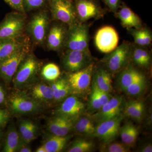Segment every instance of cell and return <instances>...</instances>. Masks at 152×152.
Masks as SVG:
<instances>
[{
  "mask_svg": "<svg viewBox=\"0 0 152 152\" xmlns=\"http://www.w3.org/2000/svg\"><path fill=\"white\" fill-rule=\"evenodd\" d=\"M12 111L15 113L25 114L35 113L40 108L38 101L24 93H16L10 99Z\"/></svg>",
  "mask_w": 152,
  "mask_h": 152,
  "instance_id": "obj_11",
  "label": "cell"
},
{
  "mask_svg": "<svg viewBox=\"0 0 152 152\" xmlns=\"http://www.w3.org/2000/svg\"><path fill=\"white\" fill-rule=\"evenodd\" d=\"M92 86L94 88L98 97L99 99L101 104H102V106L104 105L105 104L107 103L110 100V99L111 98V97L110 96V95L109 93L105 92L100 89L96 86L94 83H93V82Z\"/></svg>",
  "mask_w": 152,
  "mask_h": 152,
  "instance_id": "obj_38",
  "label": "cell"
},
{
  "mask_svg": "<svg viewBox=\"0 0 152 152\" xmlns=\"http://www.w3.org/2000/svg\"><path fill=\"white\" fill-rule=\"evenodd\" d=\"M142 75L141 73L132 67L125 69L119 77L118 84L121 89L124 91L129 86Z\"/></svg>",
  "mask_w": 152,
  "mask_h": 152,
  "instance_id": "obj_23",
  "label": "cell"
},
{
  "mask_svg": "<svg viewBox=\"0 0 152 152\" xmlns=\"http://www.w3.org/2000/svg\"><path fill=\"white\" fill-rule=\"evenodd\" d=\"M146 83L145 78L142 75L129 86L124 91L128 94L132 96L140 94L145 88Z\"/></svg>",
  "mask_w": 152,
  "mask_h": 152,
  "instance_id": "obj_29",
  "label": "cell"
},
{
  "mask_svg": "<svg viewBox=\"0 0 152 152\" xmlns=\"http://www.w3.org/2000/svg\"><path fill=\"white\" fill-rule=\"evenodd\" d=\"M12 8L21 13L26 12L24 7V0H3Z\"/></svg>",
  "mask_w": 152,
  "mask_h": 152,
  "instance_id": "obj_37",
  "label": "cell"
},
{
  "mask_svg": "<svg viewBox=\"0 0 152 152\" xmlns=\"http://www.w3.org/2000/svg\"><path fill=\"white\" fill-rule=\"evenodd\" d=\"M70 93V87L66 80L58 91L53 93L54 100L57 102L61 101L68 96Z\"/></svg>",
  "mask_w": 152,
  "mask_h": 152,
  "instance_id": "obj_31",
  "label": "cell"
},
{
  "mask_svg": "<svg viewBox=\"0 0 152 152\" xmlns=\"http://www.w3.org/2000/svg\"><path fill=\"white\" fill-rule=\"evenodd\" d=\"M26 144L22 142L21 145L18 150V151L20 152H31L32 151L30 147L26 145Z\"/></svg>",
  "mask_w": 152,
  "mask_h": 152,
  "instance_id": "obj_45",
  "label": "cell"
},
{
  "mask_svg": "<svg viewBox=\"0 0 152 152\" xmlns=\"http://www.w3.org/2000/svg\"><path fill=\"white\" fill-rule=\"evenodd\" d=\"M140 52L143 61L144 67H146L149 65L151 60L149 54L147 51L142 48H140Z\"/></svg>",
  "mask_w": 152,
  "mask_h": 152,
  "instance_id": "obj_42",
  "label": "cell"
},
{
  "mask_svg": "<svg viewBox=\"0 0 152 152\" xmlns=\"http://www.w3.org/2000/svg\"><path fill=\"white\" fill-rule=\"evenodd\" d=\"M75 120L58 115L49 121L48 130L53 134L60 136L67 135L74 127Z\"/></svg>",
  "mask_w": 152,
  "mask_h": 152,
  "instance_id": "obj_16",
  "label": "cell"
},
{
  "mask_svg": "<svg viewBox=\"0 0 152 152\" xmlns=\"http://www.w3.org/2000/svg\"><path fill=\"white\" fill-rule=\"evenodd\" d=\"M144 40L145 46L148 45L151 42V34L150 31L146 29H144Z\"/></svg>",
  "mask_w": 152,
  "mask_h": 152,
  "instance_id": "obj_43",
  "label": "cell"
},
{
  "mask_svg": "<svg viewBox=\"0 0 152 152\" xmlns=\"http://www.w3.org/2000/svg\"><path fill=\"white\" fill-rule=\"evenodd\" d=\"M135 42L141 46H145L144 40V29H130Z\"/></svg>",
  "mask_w": 152,
  "mask_h": 152,
  "instance_id": "obj_36",
  "label": "cell"
},
{
  "mask_svg": "<svg viewBox=\"0 0 152 152\" xmlns=\"http://www.w3.org/2000/svg\"><path fill=\"white\" fill-rule=\"evenodd\" d=\"M23 142L20 135L14 126H11L7 133L3 151L15 152L18 151Z\"/></svg>",
  "mask_w": 152,
  "mask_h": 152,
  "instance_id": "obj_20",
  "label": "cell"
},
{
  "mask_svg": "<svg viewBox=\"0 0 152 152\" xmlns=\"http://www.w3.org/2000/svg\"><path fill=\"white\" fill-rule=\"evenodd\" d=\"M2 137V133L0 131V141H1V138Z\"/></svg>",
  "mask_w": 152,
  "mask_h": 152,
  "instance_id": "obj_49",
  "label": "cell"
},
{
  "mask_svg": "<svg viewBox=\"0 0 152 152\" xmlns=\"http://www.w3.org/2000/svg\"><path fill=\"white\" fill-rule=\"evenodd\" d=\"M46 0H24V7L25 11L39 8L45 4Z\"/></svg>",
  "mask_w": 152,
  "mask_h": 152,
  "instance_id": "obj_35",
  "label": "cell"
},
{
  "mask_svg": "<svg viewBox=\"0 0 152 152\" xmlns=\"http://www.w3.org/2000/svg\"><path fill=\"white\" fill-rule=\"evenodd\" d=\"M6 101V94L4 90L0 85V105L4 104Z\"/></svg>",
  "mask_w": 152,
  "mask_h": 152,
  "instance_id": "obj_44",
  "label": "cell"
},
{
  "mask_svg": "<svg viewBox=\"0 0 152 152\" xmlns=\"http://www.w3.org/2000/svg\"><path fill=\"white\" fill-rule=\"evenodd\" d=\"M77 15L82 21L96 18L99 15V9L91 0H77L76 2Z\"/></svg>",
  "mask_w": 152,
  "mask_h": 152,
  "instance_id": "obj_18",
  "label": "cell"
},
{
  "mask_svg": "<svg viewBox=\"0 0 152 152\" xmlns=\"http://www.w3.org/2000/svg\"><path fill=\"white\" fill-rule=\"evenodd\" d=\"M90 59V51L69 50L63 58V66L66 71L74 72L88 65Z\"/></svg>",
  "mask_w": 152,
  "mask_h": 152,
  "instance_id": "obj_12",
  "label": "cell"
},
{
  "mask_svg": "<svg viewBox=\"0 0 152 152\" xmlns=\"http://www.w3.org/2000/svg\"><path fill=\"white\" fill-rule=\"evenodd\" d=\"M111 10L115 12L119 7L120 0H103Z\"/></svg>",
  "mask_w": 152,
  "mask_h": 152,
  "instance_id": "obj_41",
  "label": "cell"
},
{
  "mask_svg": "<svg viewBox=\"0 0 152 152\" xmlns=\"http://www.w3.org/2000/svg\"><path fill=\"white\" fill-rule=\"evenodd\" d=\"M140 151L141 152H152V146L151 144H147L142 147Z\"/></svg>",
  "mask_w": 152,
  "mask_h": 152,
  "instance_id": "obj_46",
  "label": "cell"
},
{
  "mask_svg": "<svg viewBox=\"0 0 152 152\" xmlns=\"http://www.w3.org/2000/svg\"><path fill=\"white\" fill-rule=\"evenodd\" d=\"M65 43L69 50L89 51L88 29L87 26L77 23L69 26Z\"/></svg>",
  "mask_w": 152,
  "mask_h": 152,
  "instance_id": "obj_4",
  "label": "cell"
},
{
  "mask_svg": "<svg viewBox=\"0 0 152 152\" xmlns=\"http://www.w3.org/2000/svg\"><path fill=\"white\" fill-rule=\"evenodd\" d=\"M37 132V126L34 123H33L27 130L20 136L22 141L26 144L31 142L36 138Z\"/></svg>",
  "mask_w": 152,
  "mask_h": 152,
  "instance_id": "obj_32",
  "label": "cell"
},
{
  "mask_svg": "<svg viewBox=\"0 0 152 152\" xmlns=\"http://www.w3.org/2000/svg\"><path fill=\"white\" fill-rule=\"evenodd\" d=\"M71 138L69 135L60 136L53 134L45 142L43 145L47 152L61 151Z\"/></svg>",
  "mask_w": 152,
  "mask_h": 152,
  "instance_id": "obj_22",
  "label": "cell"
},
{
  "mask_svg": "<svg viewBox=\"0 0 152 152\" xmlns=\"http://www.w3.org/2000/svg\"><path fill=\"white\" fill-rule=\"evenodd\" d=\"M118 42V34L115 29L110 26L101 28L95 35V45L102 53H111L116 48Z\"/></svg>",
  "mask_w": 152,
  "mask_h": 152,
  "instance_id": "obj_6",
  "label": "cell"
},
{
  "mask_svg": "<svg viewBox=\"0 0 152 152\" xmlns=\"http://www.w3.org/2000/svg\"><path fill=\"white\" fill-rule=\"evenodd\" d=\"M9 116H0V126L5 124Z\"/></svg>",
  "mask_w": 152,
  "mask_h": 152,
  "instance_id": "obj_47",
  "label": "cell"
},
{
  "mask_svg": "<svg viewBox=\"0 0 152 152\" xmlns=\"http://www.w3.org/2000/svg\"><path fill=\"white\" fill-rule=\"evenodd\" d=\"M94 69V63H90L81 70L70 73L66 80L70 87L71 93H73L75 94L83 95L88 92L90 89Z\"/></svg>",
  "mask_w": 152,
  "mask_h": 152,
  "instance_id": "obj_2",
  "label": "cell"
},
{
  "mask_svg": "<svg viewBox=\"0 0 152 152\" xmlns=\"http://www.w3.org/2000/svg\"><path fill=\"white\" fill-rule=\"evenodd\" d=\"M130 53V45L127 42H124L117 47L104 59L108 69L113 73L122 69L128 62Z\"/></svg>",
  "mask_w": 152,
  "mask_h": 152,
  "instance_id": "obj_10",
  "label": "cell"
},
{
  "mask_svg": "<svg viewBox=\"0 0 152 152\" xmlns=\"http://www.w3.org/2000/svg\"><path fill=\"white\" fill-rule=\"evenodd\" d=\"M39 61L34 56L28 54L20 64L12 80L14 86L21 88L31 81L39 69Z\"/></svg>",
  "mask_w": 152,
  "mask_h": 152,
  "instance_id": "obj_1",
  "label": "cell"
},
{
  "mask_svg": "<svg viewBox=\"0 0 152 152\" xmlns=\"http://www.w3.org/2000/svg\"><path fill=\"white\" fill-rule=\"evenodd\" d=\"M123 116L120 114L111 119L99 123L93 137L99 138L106 144L113 142L119 134Z\"/></svg>",
  "mask_w": 152,
  "mask_h": 152,
  "instance_id": "obj_9",
  "label": "cell"
},
{
  "mask_svg": "<svg viewBox=\"0 0 152 152\" xmlns=\"http://www.w3.org/2000/svg\"><path fill=\"white\" fill-rule=\"evenodd\" d=\"M42 75L48 81H54L58 78L61 75L60 68L54 63H49L42 69Z\"/></svg>",
  "mask_w": 152,
  "mask_h": 152,
  "instance_id": "obj_27",
  "label": "cell"
},
{
  "mask_svg": "<svg viewBox=\"0 0 152 152\" xmlns=\"http://www.w3.org/2000/svg\"><path fill=\"white\" fill-rule=\"evenodd\" d=\"M132 57L133 60L136 64L144 67L143 61L141 54L140 48H135L133 50Z\"/></svg>",
  "mask_w": 152,
  "mask_h": 152,
  "instance_id": "obj_39",
  "label": "cell"
},
{
  "mask_svg": "<svg viewBox=\"0 0 152 152\" xmlns=\"http://www.w3.org/2000/svg\"><path fill=\"white\" fill-rule=\"evenodd\" d=\"M67 33L64 27L55 24L50 29L47 37V46L50 50H59L65 43Z\"/></svg>",
  "mask_w": 152,
  "mask_h": 152,
  "instance_id": "obj_17",
  "label": "cell"
},
{
  "mask_svg": "<svg viewBox=\"0 0 152 152\" xmlns=\"http://www.w3.org/2000/svg\"><path fill=\"white\" fill-rule=\"evenodd\" d=\"M51 11L53 18L69 26L77 23L75 9L69 0H50Z\"/></svg>",
  "mask_w": 152,
  "mask_h": 152,
  "instance_id": "obj_8",
  "label": "cell"
},
{
  "mask_svg": "<svg viewBox=\"0 0 152 152\" xmlns=\"http://www.w3.org/2000/svg\"><path fill=\"white\" fill-rule=\"evenodd\" d=\"M130 148V147L124 142H112L106 144L101 151L107 152H128L129 151Z\"/></svg>",
  "mask_w": 152,
  "mask_h": 152,
  "instance_id": "obj_30",
  "label": "cell"
},
{
  "mask_svg": "<svg viewBox=\"0 0 152 152\" xmlns=\"http://www.w3.org/2000/svg\"><path fill=\"white\" fill-rule=\"evenodd\" d=\"M28 43V38L23 35L16 37L0 39V63Z\"/></svg>",
  "mask_w": 152,
  "mask_h": 152,
  "instance_id": "obj_15",
  "label": "cell"
},
{
  "mask_svg": "<svg viewBox=\"0 0 152 152\" xmlns=\"http://www.w3.org/2000/svg\"><path fill=\"white\" fill-rule=\"evenodd\" d=\"M85 108V104L75 96H69L64 101L56 110V115L62 116L75 120Z\"/></svg>",
  "mask_w": 152,
  "mask_h": 152,
  "instance_id": "obj_14",
  "label": "cell"
},
{
  "mask_svg": "<svg viewBox=\"0 0 152 152\" xmlns=\"http://www.w3.org/2000/svg\"><path fill=\"white\" fill-rule=\"evenodd\" d=\"M26 21L24 14L18 12L7 14L0 23V39L16 37L23 35Z\"/></svg>",
  "mask_w": 152,
  "mask_h": 152,
  "instance_id": "obj_3",
  "label": "cell"
},
{
  "mask_svg": "<svg viewBox=\"0 0 152 152\" xmlns=\"http://www.w3.org/2000/svg\"><path fill=\"white\" fill-rule=\"evenodd\" d=\"M145 110V104L142 101H130L125 106V113L134 119L140 121L143 117Z\"/></svg>",
  "mask_w": 152,
  "mask_h": 152,
  "instance_id": "obj_24",
  "label": "cell"
},
{
  "mask_svg": "<svg viewBox=\"0 0 152 152\" xmlns=\"http://www.w3.org/2000/svg\"><path fill=\"white\" fill-rule=\"evenodd\" d=\"M49 23V17L45 11L37 13L30 21L28 25V32L38 45H42L46 39Z\"/></svg>",
  "mask_w": 152,
  "mask_h": 152,
  "instance_id": "obj_7",
  "label": "cell"
},
{
  "mask_svg": "<svg viewBox=\"0 0 152 152\" xmlns=\"http://www.w3.org/2000/svg\"><path fill=\"white\" fill-rule=\"evenodd\" d=\"M29 45L26 44L14 54L0 63V78L9 84L12 80L20 64L29 52Z\"/></svg>",
  "mask_w": 152,
  "mask_h": 152,
  "instance_id": "obj_5",
  "label": "cell"
},
{
  "mask_svg": "<svg viewBox=\"0 0 152 152\" xmlns=\"http://www.w3.org/2000/svg\"><path fill=\"white\" fill-rule=\"evenodd\" d=\"M89 101L88 103V107L90 110H99L102 107L100 101L96 93L92 86Z\"/></svg>",
  "mask_w": 152,
  "mask_h": 152,
  "instance_id": "obj_34",
  "label": "cell"
},
{
  "mask_svg": "<svg viewBox=\"0 0 152 152\" xmlns=\"http://www.w3.org/2000/svg\"><path fill=\"white\" fill-rule=\"evenodd\" d=\"M93 79V83L100 89L109 94L112 91L111 78L107 71L103 69H99L94 74Z\"/></svg>",
  "mask_w": 152,
  "mask_h": 152,
  "instance_id": "obj_21",
  "label": "cell"
},
{
  "mask_svg": "<svg viewBox=\"0 0 152 152\" xmlns=\"http://www.w3.org/2000/svg\"><path fill=\"white\" fill-rule=\"evenodd\" d=\"M138 135L139 131L137 128L132 123L129 122V132L126 145L130 147L133 146L137 141Z\"/></svg>",
  "mask_w": 152,
  "mask_h": 152,
  "instance_id": "obj_33",
  "label": "cell"
},
{
  "mask_svg": "<svg viewBox=\"0 0 152 152\" xmlns=\"http://www.w3.org/2000/svg\"><path fill=\"white\" fill-rule=\"evenodd\" d=\"M33 122L30 121H23L20 123L19 127V132L20 135H22L23 134L26 132L31 126L33 124Z\"/></svg>",
  "mask_w": 152,
  "mask_h": 152,
  "instance_id": "obj_40",
  "label": "cell"
},
{
  "mask_svg": "<svg viewBox=\"0 0 152 152\" xmlns=\"http://www.w3.org/2000/svg\"><path fill=\"white\" fill-rule=\"evenodd\" d=\"M94 147L93 142L85 139H79L73 143L68 149V152H88L91 151Z\"/></svg>",
  "mask_w": 152,
  "mask_h": 152,
  "instance_id": "obj_28",
  "label": "cell"
},
{
  "mask_svg": "<svg viewBox=\"0 0 152 152\" xmlns=\"http://www.w3.org/2000/svg\"><path fill=\"white\" fill-rule=\"evenodd\" d=\"M36 152H47L45 148L44 147L43 145L41 146L38 148L36 150Z\"/></svg>",
  "mask_w": 152,
  "mask_h": 152,
  "instance_id": "obj_48",
  "label": "cell"
},
{
  "mask_svg": "<svg viewBox=\"0 0 152 152\" xmlns=\"http://www.w3.org/2000/svg\"><path fill=\"white\" fill-rule=\"evenodd\" d=\"M32 95L37 101L48 102L54 100L53 92L51 87L44 84H39L34 87Z\"/></svg>",
  "mask_w": 152,
  "mask_h": 152,
  "instance_id": "obj_25",
  "label": "cell"
},
{
  "mask_svg": "<svg viewBox=\"0 0 152 152\" xmlns=\"http://www.w3.org/2000/svg\"><path fill=\"white\" fill-rule=\"evenodd\" d=\"M73 128L79 134L93 136L96 127H95L91 120L88 118L83 117L79 119L77 122L74 124Z\"/></svg>",
  "mask_w": 152,
  "mask_h": 152,
  "instance_id": "obj_26",
  "label": "cell"
},
{
  "mask_svg": "<svg viewBox=\"0 0 152 152\" xmlns=\"http://www.w3.org/2000/svg\"><path fill=\"white\" fill-rule=\"evenodd\" d=\"M123 102V98L118 96L111 97L93 116V119L99 123L117 116L122 110Z\"/></svg>",
  "mask_w": 152,
  "mask_h": 152,
  "instance_id": "obj_13",
  "label": "cell"
},
{
  "mask_svg": "<svg viewBox=\"0 0 152 152\" xmlns=\"http://www.w3.org/2000/svg\"><path fill=\"white\" fill-rule=\"evenodd\" d=\"M118 18L123 26L128 28H142V23L138 16L129 8L123 7L118 12Z\"/></svg>",
  "mask_w": 152,
  "mask_h": 152,
  "instance_id": "obj_19",
  "label": "cell"
}]
</instances>
